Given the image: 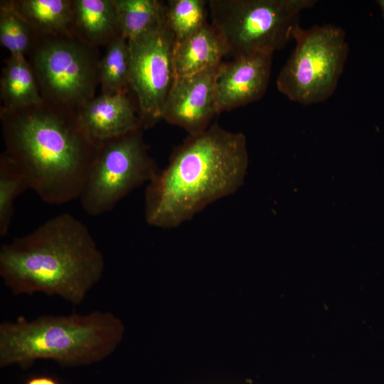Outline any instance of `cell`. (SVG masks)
<instances>
[{
    "instance_id": "6da1fadb",
    "label": "cell",
    "mask_w": 384,
    "mask_h": 384,
    "mask_svg": "<svg viewBox=\"0 0 384 384\" xmlns=\"http://www.w3.org/2000/svg\"><path fill=\"white\" fill-rule=\"evenodd\" d=\"M6 156L45 203L79 198L99 142L80 123L78 109L46 101L18 109L1 107Z\"/></svg>"
},
{
    "instance_id": "7a4b0ae2",
    "label": "cell",
    "mask_w": 384,
    "mask_h": 384,
    "mask_svg": "<svg viewBox=\"0 0 384 384\" xmlns=\"http://www.w3.org/2000/svg\"><path fill=\"white\" fill-rule=\"evenodd\" d=\"M248 166L246 139L217 123L188 135L166 166L146 186L144 217L151 226L171 229L242 186Z\"/></svg>"
},
{
    "instance_id": "3957f363",
    "label": "cell",
    "mask_w": 384,
    "mask_h": 384,
    "mask_svg": "<svg viewBox=\"0 0 384 384\" xmlns=\"http://www.w3.org/2000/svg\"><path fill=\"white\" fill-rule=\"evenodd\" d=\"M105 262L87 226L68 213L0 247V276L15 295L43 293L80 304Z\"/></svg>"
},
{
    "instance_id": "277c9868",
    "label": "cell",
    "mask_w": 384,
    "mask_h": 384,
    "mask_svg": "<svg viewBox=\"0 0 384 384\" xmlns=\"http://www.w3.org/2000/svg\"><path fill=\"white\" fill-rule=\"evenodd\" d=\"M124 326L110 311L86 314L18 316L0 324V366L27 368L38 360L63 366L100 361L121 343Z\"/></svg>"
},
{
    "instance_id": "5b68a950",
    "label": "cell",
    "mask_w": 384,
    "mask_h": 384,
    "mask_svg": "<svg viewBox=\"0 0 384 384\" xmlns=\"http://www.w3.org/2000/svg\"><path fill=\"white\" fill-rule=\"evenodd\" d=\"M316 0H209V22L235 58L273 54L293 39L302 13Z\"/></svg>"
},
{
    "instance_id": "8992f818",
    "label": "cell",
    "mask_w": 384,
    "mask_h": 384,
    "mask_svg": "<svg viewBox=\"0 0 384 384\" xmlns=\"http://www.w3.org/2000/svg\"><path fill=\"white\" fill-rule=\"evenodd\" d=\"M296 46L281 69L277 90L290 100L309 105L324 102L336 90L348 54L346 33L327 24L293 32Z\"/></svg>"
},
{
    "instance_id": "52a82bcc",
    "label": "cell",
    "mask_w": 384,
    "mask_h": 384,
    "mask_svg": "<svg viewBox=\"0 0 384 384\" xmlns=\"http://www.w3.org/2000/svg\"><path fill=\"white\" fill-rule=\"evenodd\" d=\"M28 53L44 101L78 109L95 97L100 84L97 48L75 35L38 36Z\"/></svg>"
},
{
    "instance_id": "ba28073f",
    "label": "cell",
    "mask_w": 384,
    "mask_h": 384,
    "mask_svg": "<svg viewBox=\"0 0 384 384\" xmlns=\"http://www.w3.org/2000/svg\"><path fill=\"white\" fill-rule=\"evenodd\" d=\"M159 170L142 128L100 142L79 196L82 208L92 216L109 212L132 191L147 185Z\"/></svg>"
},
{
    "instance_id": "9c48e42d",
    "label": "cell",
    "mask_w": 384,
    "mask_h": 384,
    "mask_svg": "<svg viewBox=\"0 0 384 384\" xmlns=\"http://www.w3.org/2000/svg\"><path fill=\"white\" fill-rule=\"evenodd\" d=\"M128 41L130 91L136 99L143 129L163 119L164 106L175 80V40L166 20Z\"/></svg>"
},
{
    "instance_id": "30bf717a",
    "label": "cell",
    "mask_w": 384,
    "mask_h": 384,
    "mask_svg": "<svg viewBox=\"0 0 384 384\" xmlns=\"http://www.w3.org/2000/svg\"><path fill=\"white\" fill-rule=\"evenodd\" d=\"M220 64L175 79L164 106L163 119L183 129L188 135L208 129L220 114L215 101V82Z\"/></svg>"
},
{
    "instance_id": "8fae6325",
    "label": "cell",
    "mask_w": 384,
    "mask_h": 384,
    "mask_svg": "<svg viewBox=\"0 0 384 384\" xmlns=\"http://www.w3.org/2000/svg\"><path fill=\"white\" fill-rule=\"evenodd\" d=\"M272 55L260 53L221 63L215 82L219 113L255 102L265 95L270 82Z\"/></svg>"
},
{
    "instance_id": "7c38bea8",
    "label": "cell",
    "mask_w": 384,
    "mask_h": 384,
    "mask_svg": "<svg viewBox=\"0 0 384 384\" xmlns=\"http://www.w3.org/2000/svg\"><path fill=\"white\" fill-rule=\"evenodd\" d=\"M78 112L84 129L97 142L142 128L137 105L129 93L100 94Z\"/></svg>"
},
{
    "instance_id": "4fadbf2b",
    "label": "cell",
    "mask_w": 384,
    "mask_h": 384,
    "mask_svg": "<svg viewBox=\"0 0 384 384\" xmlns=\"http://www.w3.org/2000/svg\"><path fill=\"white\" fill-rule=\"evenodd\" d=\"M228 55L221 36L208 22L186 40L175 43L173 54L175 79L216 66Z\"/></svg>"
},
{
    "instance_id": "5bb4252c",
    "label": "cell",
    "mask_w": 384,
    "mask_h": 384,
    "mask_svg": "<svg viewBox=\"0 0 384 384\" xmlns=\"http://www.w3.org/2000/svg\"><path fill=\"white\" fill-rule=\"evenodd\" d=\"M72 1L77 37L97 48L107 46L121 36L114 0Z\"/></svg>"
},
{
    "instance_id": "9a60e30c",
    "label": "cell",
    "mask_w": 384,
    "mask_h": 384,
    "mask_svg": "<svg viewBox=\"0 0 384 384\" xmlns=\"http://www.w3.org/2000/svg\"><path fill=\"white\" fill-rule=\"evenodd\" d=\"M38 36H74L72 0H9Z\"/></svg>"
},
{
    "instance_id": "2e32d148",
    "label": "cell",
    "mask_w": 384,
    "mask_h": 384,
    "mask_svg": "<svg viewBox=\"0 0 384 384\" xmlns=\"http://www.w3.org/2000/svg\"><path fill=\"white\" fill-rule=\"evenodd\" d=\"M0 81L1 107L18 109L43 102L30 65L23 55H10Z\"/></svg>"
},
{
    "instance_id": "e0dca14e",
    "label": "cell",
    "mask_w": 384,
    "mask_h": 384,
    "mask_svg": "<svg viewBox=\"0 0 384 384\" xmlns=\"http://www.w3.org/2000/svg\"><path fill=\"white\" fill-rule=\"evenodd\" d=\"M99 82L101 94L115 95L130 92L128 41L121 36L106 46V51L100 62Z\"/></svg>"
},
{
    "instance_id": "ac0fdd59",
    "label": "cell",
    "mask_w": 384,
    "mask_h": 384,
    "mask_svg": "<svg viewBox=\"0 0 384 384\" xmlns=\"http://www.w3.org/2000/svg\"><path fill=\"white\" fill-rule=\"evenodd\" d=\"M121 36L129 40L165 19V3L158 0H114Z\"/></svg>"
},
{
    "instance_id": "d6986e66",
    "label": "cell",
    "mask_w": 384,
    "mask_h": 384,
    "mask_svg": "<svg viewBox=\"0 0 384 384\" xmlns=\"http://www.w3.org/2000/svg\"><path fill=\"white\" fill-rule=\"evenodd\" d=\"M208 16L206 1L169 0L165 3V20L175 43L186 40L209 22Z\"/></svg>"
},
{
    "instance_id": "ffe728a7",
    "label": "cell",
    "mask_w": 384,
    "mask_h": 384,
    "mask_svg": "<svg viewBox=\"0 0 384 384\" xmlns=\"http://www.w3.org/2000/svg\"><path fill=\"white\" fill-rule=\"evenodd\" d=\"M29 183L16 164L3 152L0 156V236H5L14 215V202Z\"/></svg>"
},
{
    "instance_id": "44dd1931",
    "label": "cell",
    "mask_w": 384,
    "mask_h": 384,
    "mask_svg": "<svg viewBox=\"0 0 384 384\" xmlns=\"http://www.w3.org/2000/svg\"><path fill=\"white\" fill-rule=\"evenodd\" d=\"M38 34L16 11L9 1L0 3V43L10 55L28 53Z\"/></svg>"
},
{
    "instance_id": "7402d4cb",
    "label": "cell",
    "mask_w": 384,
    "mask_h": 384,
    "mask_svg": "<svg viewBox=\"0 0 384 384\" xmlns=\"http://www.w3.org/2000/svg\"><path fill=\"white\" fill-rule=\"evenodd\" d=\"M26 384H58L55 380L46 376L35 377L26 382Z\"/></svg>"
},
{
    "instance_id": "603a6c76",
    "label": "cell",
    "mask_w": 384,
    "mask_h": 384,
    "mask_svg": "<svg viewBox=\"0 0 384 384\" xmlns=\"http://www.w3.org/2000/svg\"><path fill=\"white\" fill-rule=\"evenodd\" d=\"M377 4L379 5L381 11L383 13V15L384 16V0H378L377 1Z\"/></svg>"
}]
</instances>
